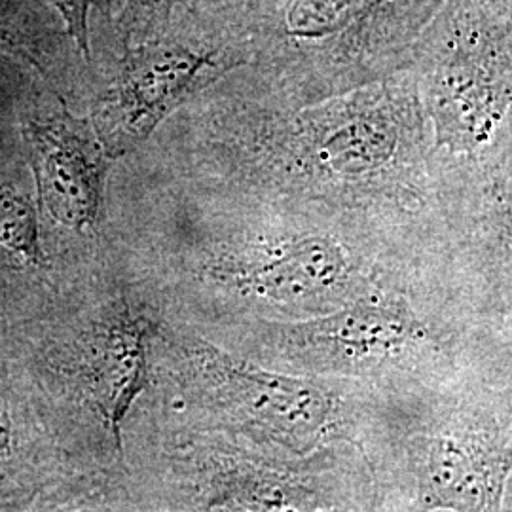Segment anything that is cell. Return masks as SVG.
<instances>
[{
  "mask_svg": "<svg viewBox=\"0 0 512 512\" xmlns=\"http://www.w3.org/2000/svg\"><path fill=\"white\" fill-rule=\"evenodd\" d=\"M205 162L230 183L351 205L412 202L433 167L410 69L304 105H219Z\"/></svg>",
  "mask_w": 512,
  "mask_h": 512,
  "instance_id": "cell-1",
  "label": "cell"
},
{
  "mask_svg": "<svg viewBox=\"0 0 512 512\" xmlns=\"http://www.w3.org/2000/svg\"><path fill=\"white\" fill-rule=\"evenodd\" d=\"M410 71L433 165L509 177L512 0H442Z\"/></svg>",
  "mask_w": 512,
  "mask_h": 512,
  "instance_id": "cell-2",
  "label": "cell"
},
{
  "mask_svg": "<svg viewBox=\"0 0 512 512\" xmlns=\"http://www.w3.org/2000/svg\"><path fill=\"white\" fill-rule=\"evenodd\" d=\"M442 0H283L253 25L272 99L304 105L410 69Z\"/></svg>",
  "mask_w": 512,
  "mask_h": 512,
  "instance_id": "cell-3",
  "label": "cell"
},
{
  "mask_svg": "<svg viewBox=\"0 0 512 512\" xmlns=\"http://www.w3.org/2000/svg\"><path fill=\"white\" fill-rule=\"evenodd\" d=\"M109 84L93 103L97 137L116 160L141 147L192 97L253 63V25L232 16L181 12L162 31L122 46Z\"/></svg>",
  "mask_w": 512,
  "mask_h": 512,
  "instance_id": "cell-4",
  "label": "cell"
},
{
  "mask_svg": "<svg viewBox=\"0 0 512 512\" xmlns=\"http://www.w3.org/2000/svg\"><path fill=\"white\" fill-rule=\"evenodd\" d=\"M190 353L203 403L232 427L293 454H310L340 437L344 404L329 389L243 363L205 344Z\"/></svg>",
  "mask_w": 512,
  "mask_h": 512,
  "instance_id": "cell-5",
  "label": "cell"
},
{
  "mask_svg": "<svg viewBox=\"0 0 512 512\" xmlns=\"http://www.w3.org/2000/svg\"><path fill=\"white\" fill-rule=\"evenodd\" d=\"M211 275L220 287L262 306L315 308L353 289L357 264L342 241L304 234L217 256Z\"/></svg>",
  "mask_w": 512,
  "mask_h": 512,
  "instance_id": "cell-6",
  "label": "cell"
},
{
  "mask_svg": "<svg viewBox=\"0 0 512 512\" xmlns=\"http://www.w3.org/2000/svg\"><path fill=\"white\" fill-rule=\"evenodd\" d=\"M277 346L298 363L330 370L401 365L425 344L427 332L401 298L363 296L340 308L277 329Z\"/></svg>",
  "mask_w": 512,
  "mask_h": 512,
  "instance_id": "cell-7",
  "label": "cell"
},
{
  "mask_svg": "<svg viewBox=\"0 0 512 512\" xmlns=\"http://www.w3.org/2000/svg\"><path fill=\"white\" fill-rule=\"evenodd\" d=\"M23 139L42 211L74 232L93 230L103 215L114 158L103 147L90 118L74 116L61 107L29 118Z\"/></svg>",
  "mask_w": 512,
  "mask_h": 512,
  "instance_id": "cell-8",
  "label": "cell"
},
{
  "mask_svg": "<svg viewBox=\"0 0 512 512\" xmlns=\"http://www.w3.org/2000/svg\"><path fill=\"white\" fill-rule=\"evenodd\" d=\"M414 473L429 509L494 511L511 473L509 444L471 425L414 440Z\"/></svg>",
  "mask_w": 512,
  "mask_h": 512,
  "instance_id": "cell-9",
  "label": "cell"
},
{
  "mask_svg": "<svg viewBox=\"0 0 512 512\" xmlns=\"http://www.w3.org/2000/svg\"><path fill=\"white\" fill-rule=\"evenodd\" d=\"M150 340L152 323L145 315L124 308L93 329L84 349V389L118 454H122L124 420L147 384Z\"/></svg>",
  "mask_w": 512,
  "mask_h": 512,
  "instance_id": "cell-10",
  "label": "cell"
},
{
  "mask_svg": "<svg viewBox=\"0 0 512 512\" xmlns=\"http://www.w3.org/2000/svg\"><path fill=\"white\" fill-rule=\"evenodd\" d=\"M203 475V509L306 511L321 507L317 490L304 473L272 467L236 452L213 450Z\"/></svg>",
  "mask_w": 512,
  "mask_h": 512,
  "instance_id": "cell-11",
  "label": "cell"
},
{
  "mask_svg": "<svg viewBox=\"0 0 512 512\" xmlns=\"http://www.w3.org/2000/svg\"><path fill=\"white\" fill-rule=\"evenodd\" d=\"M59 37L27 0H0V55L25 63L44 78L52 74Z\"/></svg>",
  "mask_w": 512,
  "mask_h": 512,
  "instance_id": "cell-12",
  "label": "cell"
},
{
  "mask_svg": "<svg viewBox=\"0 0 512 512\" xmlns=\"http://www.w3.org/2000/svg\"><path fill=\"white\" fill-rule=\"evenodd\" d=\"M0 247L33 266L44 264L37 207L8 186H0Z\"/></svg>",
  "mask_w": 512,
  "mask_h": 512,
  "instance_id": "cell-13",
  "label": "cell"
},
{
  "mask_svg": "<svg viewBox=\"0 0 512 512\" xmlns=\"http://www.w3.org/2000/svg\"><path fill=\"white\" fill-rule=\"evenodd\" d=\"M198 8L196 0H124L118 14L122 46L135 44L162 31L181 12Z\"/></svg>",
  "mask_w": 512,
  "mask_h": 512,
  "instance_id": "cell-14",
  "label": "cell"
},
{
  "mask_svg": "<svg viewBox=\"0 0 512 512\" xmlns=\"http://www.w3.org/2000/svg\"><path fill=\"white\" fill-rule=\"evenodd\" d=\"M63 21L65 35L86 63H92V18L95 12L109 14L118 0H46Z\"/></svg>",
  "mask_w": 512,
  "mask_h": 512,
  "instance_id": "cell-15",
  "label": "cell"
},
{
  "mask_svg": "<svg viewBox=\"0 0 512 512\" xmlns=\"http://www.w3.org/2000/svg\"><path fill=\"white\" fill-rule=\"evenodd\" d=\"M12 442V421L4 399L0 397V461L8 454Z\"/></svg>",
  "mask_w": 512,
  "mask_h": 512,
  "instance_id": "cell-16",
  "label": "cell"
}]
</instances>
